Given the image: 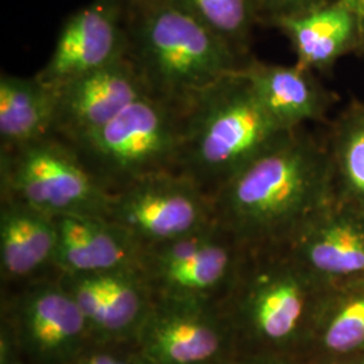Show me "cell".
<instances>
[{"label":"cell","instance_id":"obj_22","mask_svg":"<svg viewBox=\"0 0 364 364\" xmlns=\"http://www.w3.org/2000/svg\"><path fill=\"white\" fill-rule=\"evenodd\" d=\"M329 351L347 353L364 346V293L344 299L331 317L324 332Z\"/></svg>","mask_w":364,"mask_h":364},{"label":"cell","instance_id":"obj_18","mask_svg":"<svg viewBox=\"0 0 364 364\" xmlns=\"http://www.w3.org/2000/svg\"><path fill=\"white\" fill-rule=\"evenodd\" d=\"M263 278L248 299L250 323L260 338L287 343L297 333L305 311L302 284L290 270Z\"/></svg>","mask_w":364,"mask_h":364},{"label":"cell","instance_id":"obj_15","mask_svg":"<svg viewBox=\"0 0 364 364\" xmlns=\"http://www.w3.org/2000/svg\"><path fill=\"white\" fill-rule=\"evenodd\" d=\"M55 218L25 203L1 197L0 266L9 278H23L54 264Z\"/></svg>","mask_w":364,"mask_h":364},{"label":"cell","instance_id":"obj_30","mask_svg":"<svg viewBox=\"0 0 364 364\" xmlns=\"http://www.w3.org/2000/svg\"><path fill=\"white\" fill-rule=\"evenodd\" d=\"M135 364H136V362H135Z\"/></svg>","mask_w":364,"mask_h":364},{"label":"cell","instance_id":"obj_1","mask_svg":"<svg viewBox=\"0 0 364 364\" xmlns=\"http://www.w3.org/2000/svg\"><path fill=\"white\" fill-rule=\"evenodd\" d=\"M333 186L329 149L299 129L221 185L215 216L239 246L290 242Z\"/></svg>","mask_w":364,"mask_h":364},{"label":"cell","instance_id":"obj_5","mask_svg":"<svg viewBox=\"0 0 364 364\" xmlns=\"http://www.w3.org/2000/svg\"><path fill=\"white\" fill-rule=\"evenodd\" d=\"M1 197L18 200L52 218H107L111 192L77 150L50 134L28 144L0 147Z\"/></svg>","mask_w":364,"mask_h":364},{"label":"cell","instance_id":"obj_21","mask_svg":"<svg viewBox=\"0 0 364 364\" xmlns=\"http://www.w3.org/2000/svg\"><path fill=\"white\" fill-rule=\"evenodd\" d=\"M246 58L254 27L259 25L254 0H171Z\"/></svg>","mask_w":364,"mask_h":364},{"label":"cell","instance_id":"obj_4","mask_svg":"<svg viewBox=\"0 0 364 364\" xmlns=\"http://www.w3.org/2000/svg\"><path fill=\"white\" fill-rule=\"evenodd\" d=\"M109 192L164 171H180L182 108L144 95L73 146Z\"/></svg>","mask_w":364,"mask_h":364},{"label":"cell","instance_id":"obj_3","mask_svg":"<svg viewBox=\"0 0 364 364\" xmlns=\"http://www.w3.org/2000/svg\"><path fill=\"white\" fill-rule=\"evenodd\" d=\"M127 58L147 95L183 108L246 65L243 57L171 0L126 16Z\"/></svg>","mask_w":364,"mask_h":364},{"label":"cell","instance_id":"obj_20","mask_svg":"<svg viewBox=\"0 0 364 364\" xmlns=\"http://www.w3.org/2000/svg\"><path fill=\"white\" fill-rule=\"evenodd\" d=\"M329 153L333 185L348 205L364 212V108H355L341 119Z\"/></svg>","mask_w":364,"mask_h":364},{"label":"cell","instance_id":"obj_11","mask_svg":"<svg viewBox=\"0 0 364 364\" xmlns=\"http://www.w3.org/2000/svg\"><path fill=\"white\" fill-rule=\"evenodd\" d=\"M54 266L66 275L139 270L144 246L126 230L103 216L68 215L55 218Z\"/></svg>","mask_w":364,"mask_h":364},{"label":"cell","instance_id":"obj_6","mask_svg":"<svg viewBox=\"0 0 364 364\" xmlns=\"http://www.w3.org/2000/svg\"><path fill=\"white\" fill-rule=\"evenodd\" d=\"M107 219L144 248L196 234L216 223L212 195L181 171L147 176L111 192Z\"/></svg>","mask_w":364,"mask_h":364},{"label":"cell","instance_id":"obj_8","mask_svg":"<svg viewBox=\"0 0 364 364\" xmlns=\"http://www.w3.org/2000/svg\"><path fill=\"white\" fill-rule=\"evenodd\" d=\"M124 57H127L124 14L111 0H93L63 22L52 54L36 76L55 88Z\"/></svg>","mask_w":364,"mask_h":364},{"label":"cell","instance_id":"obj_14","mask_svg":"<svg viewBox=\"0 0 364 364\" xmlns=\"http://www.w3.org/2000/svg\"><path fill=\"white\" fill-rule=\"evenodd\" d=\"M273 27L290 41L297 65L308 70L331 65L364 42L362 21L341 1L279 19Z\"/></svg>","mask_w":364,"mask_h":364},{"label":"cell","instance_id":"obj_25","mask_svg":"<svg viewBox=\"0 0 364 364\" xmlns=\"http://www.w3.org/2000/svg\"><path fill=\"white\" fill-rule=\"evenodd\" d=\"M77 364H135L130 363L126 359H120L114 355L109 353H95L90 355L81 360H78Z\"/></svg>","mask_w":364,"mask_h":364},{"label":"cell","instance_id":"obj_29","mask_svg":"<svg viewBox=\"0 0 364 364\" xmlns=\"http://www.w3.org/2000/svg\"><path fill=\"white\" fill-rule=\"evenodd\" d=\"M136 364H153V363H150V362H147V360H144V359H141V360H138V362H136Z\"/></svg>","mask_w":364,"mask_h":364},{"label":"cell","instance_id":"obj_26","mask_svg":"<svg viewBox=\"0 0 364 364\" xmlns=\"http://www.w3.org/2000/svg\"><path fill=\"white\" fill-rule=\"evenodd\" d=\"M0 364H22L14 356L13 346L9 338V333H1V344H0Z\"/></svg>","mask_w":364,"mask_h":364},{"label":"cell","instance_id":"obj_2","mask_svg":"<svg viewBox=\"0 0 364 364\" xmlns=\"http://www.w3.org/2000/svg\"><path fill=\"white\" fill-rule=\"evenodd\" d=\"M293 131L270 115L240 68L182 108L180 171L213 196Z\"/></svg>","mask_w":364,"mask_h":364},{"label":"cell","instance_id":"obj_16","mask_svg":"<svg viewBox=\"0 0 364 364\" xmlns=\"http://www.w3.org/2000/svg\"><path fill=\"white\" fill-rule=\"evenodd\" d=\"M242 70L260 103L287 130L323 117L326 96L308 69L248 61Z\"/></svg>","mask_w":364,"mask_h":364},{"label":"cell","instance_id":"obj_19","mask_svg":"<svg viewBox=\"0 0 364 364\" xmlns=\"http://www.w3.org/2000/svg\"><path fill=\"white\" fill-rule=\"evenodd\" d=\"M105 297V338H124L141 331L149 314L144 275L139 270L95 274Z\"/></svg>","mask_w":364,"mask_h":364},{"label":"cell","instance_id":"obj_28","mask_svg":"<svg viewBox=\"0 0 364 364\" xmlns=\"http://www.w3.org/2000/svg\"><path fill=\"white\" fill-rule=\"evenodd\" d=\"M242 364H278L275 362H269V360H252V362H247V363Z\"/></svg>","mask_w":364,"mask_h":364},{"label":"cell","instance_id":"obj_9","mask_svg":"<svg viewBox=\"0 0 364 364\" xmlns=\"http://www.w3.org/2000/svg\"><path fill=\"white\" fill-rule=\"evenodd\" d=\"M53 134L72 146L100 130L147 92L127 57L55 88Z\"/></svg>","mask_w":364,"mask_h":364},{"label":"cell","instance_id":"obj_27","mask_svg":"<svg viewBox=\"0 0 364 364\" xmlns=\"http://www.w3.org/2000/svg\"><path fill=\"white\" fill-rule=\"evenodd\" d=\"M343 4H346L348 9H351L353 13L359 16L364 27V0H340Z\"/></svg>","mask_w":364,"mask_h":364},{"label":"cell","instance_id":"obj_7","mask_svg":"<svg viewBox=\"0 0 364 364\" xmlns=\"http://www.w3.org/2000/svg\"><path fill=\"white\" fill-rule=\"evenodd\" d=\"M237 247L216 221L196 234L144 248L142 273L166 299L200 302L230 275Z\"/></svg>","mask_w":364,"mask_h":364},{"label":"cell","instance_id":"obj_24","mask_svg":"<svg viewBox=\"0 0 364 364\" xmlns=\"http://www.w3.org/2000/svg\"><path fill=\"white\" fill-rule=\"evenodd\" d=\"M114 4H117V7L123 11L124 16L135 13L141 9H144L150 4H154L159 0H111Z\"/></svg>","mask_w":364,"mask_h":364},{"label":"cell","instance_id":"obj_10","mask_svg":"<svg viewBox=\"0 0 364 364\" xmlns=\"http://www.w3.org/2000/svg\"><path fill=\"white\" fill-rule=\"evenodd\" d=\"M142 359L153 364H212L224 332L200 302L170 301L149 314L139 331Z\"/></svg>","mask_w":364,"mask_h":364},{"label":"cell","instance_id":"obj_12","mask_svg":"<svg viewBox=\"0 0 364 364\" xmlns=\"http://www.w3.org/2000/svg\"><path fill=\"white\" fill-rule=\"evenodd\" d=\"M296 258L326 277L364 275V212L346 204L318 210L290 240Z\"/></svg>","mask_w":364,"mask_h":364},{"label":"cell","instance_id":"obj_23","mask_svg":"<svg viewBox=\"0 0 364 364\" xmlns=\"http://www.w3.org/2000/svg\"><path fill=\"white\" fill-rule=\"evenodd\" d=\"M258 11L259 25L273 26L279 19L305 13L340 0H254Z\"/></svg>","mask_w":364,"mask_h":364},{"label":"cell","instance_id":"obj_13","mask_svg":"<svg viewBox=\"0 0 364 364\" xmlns=\"http://www.w3.org/2000/svg\"><path fill=\"white\" fill-rule=\"evenodd\" d=\"M19 328L27 350L46 363L70 360L90 331L70 293L54 285L27 294L19 312Z\"/></svg>","mask_w":364,"mask_h":364},{"label":"cell","instance_id":"obj_17","mask_svg":"<svg viewBox=\"0 0 364 364\" xmlns=\"http://www.w3.org/2000/svg\"><path fill=\"white\" fill-rule=\"evenodd\" d=\"M55 92L37 76H0V144L13 147L53 134Z\"/></svg>","mask_w":364,"mask_h":364}]
</instances>
